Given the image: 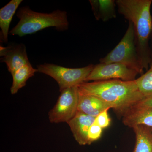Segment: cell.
<instances>
[{"label":"cell","instance_id":"11","mask_svg":"<svg viewBox=\"0 0 152 152\" xmlns=\"http://www.w3.org/2000/svg\"><path fill=\"white\" fill-rule=\"evenodd\" d=\"M110 108V106L99 98L79 89L77 111L96 118L105 110Z\"/></svg>","mask_w":152,"mask_h":152},{"label":"cell","instance_id":"2","mask_svg":"<svg viewBox=\"0 0 152 152\" xmlns=\"http://www.w3.org/2000/svg\"><path fill=\"white\" fill-rule=\"evenodd\" d=\"M78 87L82 91L100 99L121 115L145 98L139 91L136 80L84 82Z\"/></svg>","mask_w":152,"mask_h":152},{"label":"cell","instance_id":"16","mask_svg":"<svg viewBox=\"0 0 152 152\" xmlns=\"http://www.w3.org/2000/svg\"><path fill=\"white\" fill-rule=\"evenodd\" d=\"M136 81L139 91L145 98L152 96V59L146 72Z\"/></svg>","mask_w":152,"mask_h":152},{"label":"cell","instance_id":"20","mask_svg":"<svg viewBox=\"0 0 152 152\" xmlns=\"http://www.w3.org/2000/svg\"><path fill=\"white\" fill-rule=\"evenodd\" d=\"M150 48H151V56L152 58V33L151 36V40H150Z\"/></svg>","mask_w":152,"mask_h":152},{"label":"cell","instance_id":"17","mask_svg":"<svg viewBox=\"0 0 152 152\" xmlns=\"http://www.w3.org/2000/svg\"><path fill=\"white\" fill-rule=\"evenodd\" d=\"M102 129L96 123H93L90 127L88 134L89 145L100 138L102 132Z\"/></svg>","mask_w":152,"mask_h":152},{"label":"cell","instance_id":"4","mask_svg":"<svg viewBox=\"0 0 152 152\" xmlns=\"http://www.w3.org/2000/svg\"><path fill=\"white\" fill-rule=\"evenodd\" d=\"M99 61L103 64H122L137 71L139 74H143L144 69L137 51L134 29L131 22H129L126 31L119 43Z\"/></svg>","mask_w":152,"mask_h":152},{"label":"cell","instance_id":"6","mask_svg":"<svg viewBox=\"0 0 152 152\" xmlns=\"http://www.w3.org/2000/svg\"><path fill=\"white\" fill-rule=\"evenodd\" d=\"M79 94L78 87L61 91L56 103L49 112L50 121L55 124L67 123L72 119L78 111Z\"/></svg>","mask_w":152,"mask_h":152},{"label":"cell","instance_id":"8","mask_svg":"<svg viewBox=\"0 0 152 152\" xmlns=\"http://www.w3.org/2000/svg\"><path fill=\"white\" fill-rule=\"evenodd\" d=\"M1 62H4L11 75L25 66L31 64L28 58L26 46L15 44L7 47H0Z\"/></svg>","mask_w":152,"mask_h":152},{"label":"cell","instance_id":"9","mask_svg":"<svg viewBox=\"0 0 152 152\" xmlns=\"http://www.w3.org/2000/svg\"><path fill=\"white\" fill-rule=\"evenodd\" d=\"M122 116L124 124L129 127L142 126L152 128V108L138 103L127 110Z\"/></svg>","mask_w":152,"mask_h":152},{"label":"cell","instance_id":"14","mask_svg":"<svg viewBox=\"0 0 152 152\" xmlns=\"http://www.w3.org/2000/svg\"><path fill=\"white\" fill-rule=\"evenodd\" d=\"M136 135V144L133 152H152V131L145 126L133 128Z\"/></svg>","mask_w":152,"mask_h":152},{"label":"cell","instance_id":"21","mask_svg":"<svg viewBox=\"0 0 152 152\" xmlns=\"http://www.w3.org/2000/svg\"><path fill=\"white\" fill-rule=\"evenodd\" d=\"M151 130H152V128H151Z\"/></svg>","mask_w":152,"mask_h":152},{"label":"cell","instance_id":"3","mask_svg":"<svg viewBox=\"0 0 152 152\" xmlns=\"http://www.w3.org/2000/svg\"><path fill=\"white\" fill-rule=\"evenodd\" d=\"M17 16L20 20L9 32L11 35L23 37L49 27H55L61 31L69 28L65 11L57 10L50 13H45L34 12L28 7H24L19 9Z\"/></svg>","mask_w":152,"mask_h":152},{"label":"cell","instance_id":"19","mask_svg":"<svg viewBox=\"0 0 152 152\" xmlns=\"http://www.w3.org/2000/svg\"><path fill=\"white\" fill-rule=\"evenodd\" d=\"M138 104L140 105L152 108V96L145 98Z\"/></svg>","mask_w":152,"mask_h":152},{"label":"cell","instance_id":"5","mask_svg":"<svg viewBox=\"0 0 152 152\" xmlns=\"http://www.w3.org/2000/svg\"><path fill=\"white\" fill-rule=\"evenodd\" d=\"M94 66L93 64H90L82 68H68L45 63L37 66V67L39 72L45 74L54 79L61 92L68 88L78 87L86 82Z\"/></svg>","mask_w":152,"mask_h":152},{"label":"cell","instance_id":"12","mask_svg":"<svg viewBox=\"0 0 152 152\" xmlns=\"http://www.w3.org/2000/svg\"><path fill=\"white\" fill-rule=\"evenodd\" d=\"M22 1V0H12L0 10V39L2 42L7 43L8 42L10 24Z\"/></svg>","mask_w":152,"mask_h":152},{"label":"cell","instance_id":"7","mask_svg":"<svg viewBox=\"0 0 152 152\" xmlns=\"http://www.w3.org/2000/svg\"><path fill=\"white\" fill-rule=\"evenodd\" d=\"M138 74L137 71L122 64L100 63L94 66L86 82L111 80L132 81L136 80V77Z\"/></svg>","mask_w":152,"mask_h":152},{"label":"cell","instance_id":"18","mask_svg":"<svg viewBox=\"0 0 152 152\" xmlns=\"http://www.w3.org/2000/svg\"><path fill=\"white\" fill-rule=\"evenodd\" d=\"M109 110L107 109L102 112L95 118L94 123L102 129L107 128L110 125L111 119L108 113Z\"/></svg>","mask_w":152,"mask_h":152},{"label":"cell","instance_id":"13","mask_svg":"<svg viewBox=\"0 0 152 152\" xmlns=\"http://www.w3.org/2000/svg\"><path fill=\"white\" fill-rule=\"evenodd\" d=\"M90 3L95 18L98 20L106 22L116 17L115 1L91 0Z\"/></svg>","mask_w":152,"mask_h":152},{"label":"cell","instance_id":"1","mask_svg":"<svg viewBox=\"0 0 152 152\" xmlns=\"http://www.w3.org/2000/svg\"><path fill=\"white\" fill-rule=\"evenodd\" d=\"M118 11L134 26L137 51L144 69L152 61L150 40L152 33V0H117Z\"/></svg>","mask_w":152,"mask_h":152},{"label":"cell","instance_id":"10","mask_svg":"<svg viewBox=\"0 0 152 152\" xmlns=\"http://www.w3.org/2000/svg\"><path fill=\"white\" fill-rule=\"evenodd\" d=\"M95 118V117L77 111L75 116L67 123L75 140L80 145H89L88 134Z\"/></svg>","mask_w":152,"mask_h":152},{"label":"cell","instance_id":"15","mask_svg":"<svg viewBox=\"0 0 152 152\" xmlns=\"http://www.w3.org/2000/svg\"><path fill=\"white\" fill-rule=\"evenodd\" d=\"M38 72L37 69L33 67L31 64L19 69L12 75L13 82L10 91L12 94H17L19 90L26 86V82L30 78Z\"/></svg>","mask_w":152,"mask_h":152}]
</instances>
